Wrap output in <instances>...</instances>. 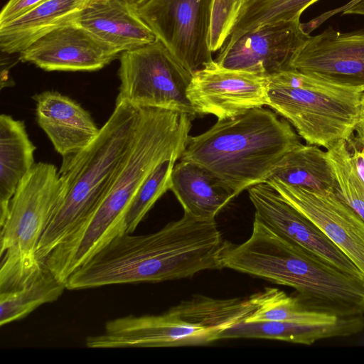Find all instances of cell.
I'll use <instances>...</instances> for the list:
<instances>
[{
	"label": "cell",
	"mask_w": 364,
	"mask_h": 364,
	"mask_svg": "<svg viewBox=\"0 0 364 364\" xmlns=\"http://www.w3.org/2000/svg\"><path fill=\"white\" fill-rule=\"evenodd\" d=\"M215 220L183 213L181 218L146 235L124 233L105 246L67 279V289L191 278L223 268L228 245Z\"/></svg>",
	"instance_id": "6da1fadb"
},
{
	"label": "cell",
	"mask_w": 364,
	"mask_h": 364,
	"mask_svg": "<svg viewBox=\"0 0 364 364\" xmlns=\"http://www.w3.org/2000/svg\"><path fill=\"white\" fill-rule=\"evenodd\" d=\"M192 116L159 108H139L130 148L101 202L55 249L59 259L76 269L116 237L137 191L157 166L180 159L188 141Z\"/></svg>",
	"instance_id": "7a4b0ae2"
},
{
	"label": "cell",
	"mask_w": 364,
	"mask_h": 364,
	"mask_svg": "<svg viewBox=\"0 0 364 364\" xmlns=\"http://www.w3.org/2000/svg\"><path fill=\"white\" fill-rule=\"evenodd\" d=\"M223 268L290 287L309 308L338 317L364 315V279L274 232L255 218L250 237L230 242Z\"/></svg>",
	"instance_id": "3957f363"
},
{
	"label": "cell",
	"mask_w": 364,
	"mask_h": 364,
	"mask_svg": "<svg viewBox=\"0 0 364 364\" xmlns=\"http://www.w3.org/2000/svg\"><path fill=\"white\" fill-rule=\"evenodd\" d=\"M299 136L284 119L264 107L218 121L189 136L180 161L205 168L237 196L265 182Z\"/></svg>",
	"instance_id": "277c9868"
},
{
	"label": "cell",
	"mask_w": 364,
	"mask_h": 364,
	"mask_svg": "<svg viewBox=\"0 0 364 364\" xmlns=\"http://www.w3.org/2000/svg\"><path fill=\"white\" fill-rule=\"evenodd\" d=\"M139 108L125 101L115 107L95 140L63 157L59 170L61 198L40 240L41 263L95 210L127 154L135 134Z\"/></svg>",
	"instance_id": "5b68a950"
},
{
	"label": "cell",
	"mask_w": 364,
	"mask_h": 364,
	"mask_svg": "<svg viewBox=\"0 0 364 364\" xmlns=\"http://www.w3.org/2000/svg\"><path fill=\"white\" fill-rule=\"evenodd\" d=\"M362 94L287 69L269 76L267 105L308 144L328 149L341 140L348 141L355 131Z\"/></svg>",
	"instance_id": "8992f818"
},
{
	"label": "cell",
	"mask_w": 364,
	"mask_h": 364,
	"mask_svg": "<svg viewBox=\"0 0 364 364\" xmlns=\"http://www.w3.org/2000/svg\"><path fill=\"white\" fill-rule=\"evenodd\" d=\"M61 191L57 168L46 162L36 163L20 183L0 224V292L24 286L41 270L37 247Z\"/></svg>",
	"instance_id": "52a82bcc"
},
{
	"label": "cell",
	"mask_w": 364,
	"mask_h": 364,
	"mask_svg": "<svg viewBox=\"0 0 364 364\" xmlns=\"http://www.w3.org/2000/svg\"><path fill=\"white\" fill-rule=\"evenodd\" d=\"M119 62L116 101L198 115L187 96L193 74L159 40L122 53Z\"/></svg>",
	"instance_id": "ba28073f"
},
{
	"label": "cell",
	"mask_w": 364,
	"mask_h": 364,
	"mask_svg": "<svg viewBox=\"0 0 364 364\" xmlns=\"http://www.w3.org/2000/svg\"><path fill=\"white\" fill-rule=\"evenodd\" d=\"M212 0H147L139 14L191 74L213 60L209 48Z\"/></svg>",
	"instance_id": "9c48e42d"
},
{
	"label": "cell",
	"mask_w": 364,
	"mask_h": 364,
	"mask_svg": "<svg viewBox=\"0 0 364 364\" xmlns=\"http://www.w3.org/2000/svg\"><path fill=\"white\" fill-rule=\"evenodd\" d=\"M311 220L364 274V220L336 191L266 181Z\"/></svg>",
	"instance_id": "30bf717a"
},
{
	"label": "cell",
	"mask_w": 364,
	"mask_h": 364,
	"mask_svg": "<svg viewBox=\"0 0 364 364\" xmlns=\"http://www.w3.org/2000/svg\"><path fill=\"white\" fill-rule=\"evenodd\" d=\"M289 68L364 92V28L341 32L328 26L310 35L294 54Z\"/></svg>",
	"instance_id": "8fae6325"
},
{
	"label": "cell",
	"mask_w": 364,
	"mask_h": 364,
	"mask_svg": "<svg viewBox=\"0 0 364 364\" xmlns=\"http://www.w3.org/2000/svg\"><path fill=\"white\" fill-rule=\"evenodd\" d=\"M269 76L228 69L215 60L196 71L187 96L198 114L232 118L267 105Z\"/></svg>",
	"instance_id": "7c38bea8"
},
{
	"label": "cell",
	"mask_w": 364,
	"mask_h": 364,
	"mask_svg": "<svg viewBox=\"0 0 364 364\" xmlns=\"http://www.w3.org/2000/svg\"><path fill=\"white\" fill-rule=\"evenodd\" d=\"M217 336L176 314L170 309L159 315H128L109 320L103 333L89 336L90 348H161L205 346Z\"/></svg>",
	"instance_id": "4fadbf2b"
},
{
	"label": "cell",
	"mask_w": 364,
	"mask_h": 364,
	"mask_svg": "<svg viewBox=\"0 0 364 364\" xmlns=\"http://www.w3.org/2000/svg\"><path fill=\"white\" fill-rule=\"evenodd\" d=\"M255 218L279 236L311 251L341 271L358 279L364 274L305 215L286 201L266 182L248 188Z\"/></svg>",
	"instance_id": "5bb4252c"
},
{
	"label": "cell",
	"mask_w": 364,
	"mask_h": 364,
	"mask_svg": "<svg viewBox=\"0 0 364 364\" xmlns=\"http://www.w3.org/2000/svg\"><path fill=\"white\" fill-rule=\"evenodd\" d=\"M309 36L300 20L267 24L224 45L215 61L223 68L269 76L290 69L294 54Z\"/></svg>",
	"instance_id": "9a60e30c"
},
{
	"label": "cell",
	"mask_w": 364,
	"mask_h": 364,
	"mask_svg": "<svg viewBox=\"0 0 364 364\" xmlns=\"http://www.w3.org/2000/svg\"><path fill=\"white\" fill-rule=\"evenodd\" d=\"M118 53L76 23L57 28L19 53V60L46 71H96Z\"/></svg>",
	"instance_id": "2e32d148"
},
{
	"label": "cell",
	"mask_w": 364,
	"mask_h": 364,
	"mask_svg": "<svg viewBox=\"0 0 364 364\" xmlns=\"http://www.w3.org/2000/svg\"><path fill=\"white\" fill-rule=\"evenodd\" d=\"M76 23L118 54L157 39L127 0H89Z\"/></svg>",
	"instance_id": "e0dca14e"
},
{
	"label": "cell",
	"mask_w": 364,
	"mask_h": 364,
	"mask_svg": "<svg viewBox=\"0 0 364 364\" xmlns=\"http://www.w3.org/2000/svg\"><path fill=\"white\" fill-rule=\"evenodd\" d=\"M33 98L38 125L63 157L84 149L97 136L100 128L90 114L71 98L50 90L36 94Z\"/></svg>",
	"instance_id": "ac0fdd59"
},
{
	"label": "cell",
	"mask_w": 364,
	"mask_h": 364,
	"mask_svg": "<svg viewBox=\"0 0 364 364\" xmlns=\"http://www.w3.org/2000/svg\"><path fill=\"white\" fill-rule=\"evenodd\" d=\"M89 0H46L0 26V48L20 53L33 43L62 26L75 23Z\"/></svg>",
	"instance_id": "d6986e66"
},
{
	"label": "cell",
	"mask_w": 364,
	"mask_h": 364,
	"mask_svg": "<svg viewBox=\"0 0 364 364\" xmlns=\"http://www.w3.org/2000/svg\"><path fill=\"white\" fill-rule=\"evenodd\" d=\"M170 190L184 213L203 220H213L236 194L205 168L180 161L173 168Z\"/></svg>",
	"instance_id": "ffe728a7"
},
{
	"label": "cell",
	"mask_w": 364,
	"mask_h": 364,
	"mask_svg": "<svg viewBox=\"0 0 364 364\" xmlns=\"http://www.w3.org/2000/svg\"><path fill=\"white\" fill-rule=\"evenodd\" d=\"M364 329V315L342 317L333 323H299L285 321L242 322L225 330L219 339L264 338L311 345L316 341L346 337Z\"/></svg>",
	"instance_id": "44dd1931"
},
{
	"label": "cell",
	"mask_w": 364,
	"mask_h": 364,
	"mask_svg": "<svg viewBox=\"0 0 364 364\" xmlns=\"http://www.w3.org/2000/svg\"><path fill=\"white\" fill-rule=\"evenodd\" d=\"M36 146L24 122L0 116V224L8 213L10 201L23 178L32 168Z\"/></svg>",
	"instance_id": "7402d4cb"
},
{
	"label": "cell",
	"mask_w": 364,
	"mask_h": 364,
	"mask_svg": "<svg viewBox=\"0 0 364 364\" xmlns=\"http://www.w3.org/2000/svg\"><path fill=\"white\" fill-rule=\"evenodd\" d=\"M257 308L255 294L225 299L196 295L170 309L196 327L214 333L218 340L226 329L245 322Z\"/></svg>",
	"instance_id": "603a6c76"
},
{
	"label": "cell",
	"mask_w": 364,
	"mask_h": 364,
	"mask_svg": "<svg viewBox=\"0 0 364 364\" xmlns=\"http://www.w3.org/2000/svg\"><path fill=\"white\" fill-rule=\"evenodd\" d=\"M269 178L293 186L338 191L326 151L313 144H301L289 151Z\"/></svg>",
	"instance_id": "cb8c5ba5"
},
{
	"label": "cell",
	"mask_w": 364,
	"mask_h": 364,
	"mask_svg": "<svg viewBox=\"0 0 364 364\" xmlns=\"http://www.w3.org/2000/svg\"><path fill=\"white\" fill-rule=\"evenodd\" d=\"M67 289L43 264L40 272L19 288L0 292V326L23 318L40 306L58 300Z\"/></svg>",
	"instance_id": "d4e9b609"
},
{
	"label": "cell",
	"mask_w": 364,
	"mask_h": 364,
	"mask_svg": "<svg viewBox=\"0 0 364 364\" xmlns=\"http://www.w3.org/2000/svg\"><path fill=\"white\" fill-rule=\"evenodd\" d=\"M257 308L245 321H285L299 323H333L340 318L313 310L301 301L298 296H288L275 287H266L255 293Z\"/></svg>",
	"instance_id": "484cf974"
},
{
	"label": "cell",
	"mask_w": 364,
	"mask_h": 364,
	"mask_svg": "<svg viewBox=\"0 0 364 364\" xmlns=\"http://www.w3.org/2000/svg\"><path fill=\"white\" fill-rule=\"evenodd\" d=\"M317 1L245 0L225 44H230L245 33L267 24L300 20L304 11Z\"/></svg>",
	"instance_id": "4316f807"
},
{
	"label": "cell",
	"mask_w": 364,
	"mask_h": 364,
	"mask_svg": "<svg viewBox=\"0 0 364 364\" xmlns=\"http://www.w3.org/2000/svg\"><path fill=\"white\" fill-rule=\"evenodd\" d=\"M326 153L338 186V194L364 220V183L355 170L348 141L335 143Z\"/></svg>",
	"instance_id": "83f0119b"
},
{
	"label": "cell",
	"mask_w": 364,
	"mask_h": 364,
	"mask_svg": "<svg viewBox=\"0 0 364 364\" xmlns=\"http://www.w3.org/2000/svg\"><path fill=\"white\" fill-rule=\"evenodd\" d=\"M178 159L159 164L140 186L125 215L124 232L133 233L155 203L171 188V176Z\"/></svg>",
	"instance_id": "f1b7e54d"
},
{
	"label": "cell",
	"mask_w": 364,
	"mask_h": 364,
	"mask_svg": "<svg viewBox=\"0 0 364 364\" xmlns=\"http://www.w3.org/2000/svg\"><path fill=\"white\" fill-rule=\"evenodd\" d=\"M245 0H212L209 31L211 52L220 50L235 27Z\"/></svg>",
	"instance_id": "f546056e"
},
{
	"label": "cell",
	"mask_w": 364,
	"mask_h": 364,
	"mask_svg": "<svg viewBox=\"0 0 364 364\" xmlns=\"http://www.w3.org/2000/svg\"><path fill=\"white\" fill-rule=\"evenodd\" d=\"M46 0H9L0 14V26L5 24Z\"/></svg>",
	"instance_id": "4dcf8cb0"
},
{
	"label": "cell",
	"mask_w": 364,
	"mask_h": 364,
	"mask_svg": "<svg viewBox=\"0 0 364 364\" xmlns=\"http://www.w3.org/2000/svg\"><path fill=\"white\" fill-rule=\"evenodd\" d=\"M337 12H342L343 14L364 16V0L348 2L346 5L337 8Z\"/></svg>",
	"instance_id": "1f68e13d"
},
{
	"label": "cell",
	"mask_w": 364,
	"mask_h": 364,
	"mask_svg": "<svg viewBox=\"0 0 364 364\" xmlns=\"http://www.w3.org/2000/svg\"><path fill=\"white\" fill-rule=\"evenodd\" d=\"M351 157L355 170L364 183V147L363 150H359L353 146V152L351 154Z\"/></svg>",
	"instance_id": "d6a6232c"
},
{
	"label": "cell",
	"mask_w": 364,
	"mask_h": 364,
	"mask_svg": "<svg viewBox=\"0 0 364 364\" xmlns=\"http://www.w3.org/2000/svg\"><path fill=\"white\" fill-rule=\"evenodd\" d=\"M355 131L357 132L358 139L362 143L364 141V92L361 96L359 120Z\"/></svg>",
	"instance_id": "836d02e7"
},
{
	"label": "cell",
	"mask_w": 364,
	"mask_h": 364,
	"mask_svg": "<svg viewBox=\"0 0 364 364\" xmlns=\"http://www.w3.org/2000/svg\"><path fill=\"white\" fill-rule=\"evenodd\" d=\"M136 7L140 6L141 4L145 3L147 0H127Z\"/></svg>",
	"instance_id": "e575fe53"
},
{
	"label": "cell",
	"mask_w": 364,
	"mask_h": 364,
	"mask_svg": "<svg viewBox=\"0 0 364 364\" xmlns=\"http://www.w3.org/2000/svg\"><path fill=\"white\" fill-rule=\"evenodd\" d=\"M363 145V147H364V141L362 142Z\"/></svg>",
	"instance_id": "d590c367"
}]
</instances>
